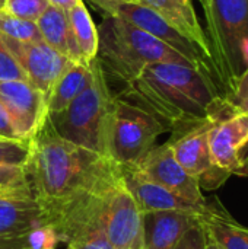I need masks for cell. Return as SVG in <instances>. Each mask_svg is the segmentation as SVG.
Wrapping results in <instances>:
<instances>
[{
    "label": "cell",
    "instance_id": "obj_22",
    "mask_svg": "<svg viewBox=\"0 0 248 249\" xmlns=\"http://www.w3.org/2000/svg\"><path fill=\"white\" fill-rule=\"evenodd\" d=\"M69 22L77 42L82 60L85 64H89L96 58L98 54V26H95L83 0L67 10Z\"/></svg>",
    "mask_w": 248,
    "mask_h": 249
},
{
    "label": "cell",
    "instance_id": "obj_9",
    "mask_svg": "<svg viewBox=\"0 0 248 249\" xmlns=\"http://www.w3.org/2000/svg\"><path fill=\"white\" fill-rule=\"evenodd\" d=\"M95 184L47 216L58 241L67 249H114L102 226Z\"/></svg>",
    "mask_w": 248,
    "mask_h": 249
},
{
    "label": "cell",
    "instance_id": "obj_14",
    "mask_svg": "<svg viewBox=\"0 0 248 249\" xmlns=\"http://www.w3.org/2000/svg\"><path fill=\"white\" fill-rule=\"evenodd\" d=\"M148 178L170 190L171 193L197 204L205 206L206 197L197 179L191 177L175 159L168 143L153 146L136 165Z\"/></svg>",
    "mask_w": 248,
    "mask_h": 249
},
{
    "label": "cell",
    "instance_id": "obj_32",
    "mask_svg": "<svg viewBox=\"0 0 248 249\" xmlns=\"http://www.w3.org/2000/svg\"><path fill=\"white\" fill-rule=\"evenodd\" d=\"M241 57H243V61H244V66L248 67V38L243 41L241 44Z\"/></svg>",
    "mask_w": 248,
    "mask_h": 249
},
{
    "label": "cell",
    "instance_id": "obj_17",
    "mask_svg": "<svg viewBox=\"0 0 248 249\" xmlns=\"http://www.w3.org/2000/svg\"><path fill=\"white\" fill-rule=\"evenodd\" d=\"M199 223V213L183 210L151 212L142 216L143 249H174L184 233Z\"/></svg>",
    "mask_w": 248,
    "mask_h": 249
},
{
    "label": "cell",
    "instance_id": "obj_12",
    "mask_svg": "<svg viewBox=\"0 0 248 249\" xmlns=\"http://www.w3.org/2000/svg\"><path fill=\"white\" fill-rule=\"evenodd\" d=\"M212 162L224 172L248 177V114L215 120L209 131Z\"/></svg>",
    "mask_w": 248,
    "mask_h": 249
},
{
    "label": "cell",
    "instance_id": "obj_23",
    "mask_svg": "<svg viewBox=\"0 0 248 249\" xmlns=\"http://www.w3.org/2000/svg\"><path fill=\"white\" fill-rule=\"evenodd\" d=\"M0 35L15 41H39L41 34L35 22L18 18L0 9Z\"/></svg>",
    "mask_w": 248,
    "mask_h": 249
},
{
    "label": "cell",
    "instance_id": "obj_11",
    "mask_svg": "<svg viewBox=\"0 0 248 249\" xmlns=\"http://www.w3.org/2000/svg\"><path fill=\"white\" fill-rule=\"evenodd\" d=\"M101 13L118 16L133 26L148 32L149 35L161 39L180 54H183L194 67L199 70L208 71L215 76L212 63L205 57V54L186 36H183L177 29H174L164 18H161L156 12L140 4L136 0L121 1V0H88ZM216 79V77H215Z\"/></svg>",
    "mask_w": 248,
    "mask_h": 249
},
{
    "label": "cell",
    "instance_id": "obj_34",
    "mask_svg": "<svg viewBox=\"0 0 248 249\" xmlns=\"http://www.w3.org/2000/svg\"><path fill=\"white\" fill-rule=\"evenodd\" d=\"M199 3H200V6L203 7V10H206L208 9V6H209V0H197Z\"/></svg>",
    "mask_w": 248,
    "mask_h": 249
},
{
    "label": "cell",
    "instance_id": "obj_25",
    "mask_svg": "<svg viewBox=\"0 0 248 249\" xmlns=\"http://www.w3.org/2000/svg\"><path fill=\"white\" fill-rule=\"evenodd\" d=\"M31 155V139H1L0 165L25 166Z\"/></svg>",
    "mask_w": 248,
    "mask_h": 249
},
{
    "label": "cell",
    "instance_id": "obj_28",
    "mask_svg": "<svg viewBox=\"0 0 248 249\" xmlns=\"http://www.w3.org/2000/svg\"><path fill=\"white\" fill-rule=\"evenodd\" d=\"M26 185L29 184H28L23 166L0 165V193L18 190Z\"/></svg>",
    "mask_w": 248,
    "mask_h": 249
},
{
    "label": "cell",
    "instance_id": "obj_13",
    "mask_svg": "<svg viewBox=\"0 0 248 249\" xmlns=\"http://www.w3.org/2000/svg\"><path fill=\"white\" fill-rule=\"evenodd\" d=\"M4 45L13 54L26 74V80L48 96L56 80L72 63L45 41H15L0 35Z\"/></svg>",
    "mask_w": 248,
    "mask_h": 249
},
{
    "label": "cell",
    "instance_id": "obj_36",
    "mask_svg": "<svg viewBox=\"0 0 248 249\" xmlns=\"http://www.w3.org/2000/svg\"><path fill=\"white\" fill-rule=\"evenodd\" d=\"M121 1H130V0H121Z\"/></svg>",
    "mask_w": 248,
    "mask_h": 249
},
{
    "label": "cell",
    "instance_id": "obj_3",
    "mask_svg": "<svg viewBox=\"0 0 248 249\" xmlns=\"http://www.w3.org/2000/svg\"><path fill=\"white\" fill-rule=\"evenodd\" d=\"M102 16L98 26L96 60L105 74H111L126 85L152 63L193 66L183 54L127 20L107 13Z\"/></svg>",
    "mask_w": 248,
    "mask_h": 249
},
{
    "label": "cell",
    "instance_id": "obj_27",
    "mask_svg": "<svg viewBox=\"0 0 248 249\" xmlns=\"http://www.w3.org/2000/svg\"><path fill=\"white\" fill-rule=\"evenodd\" d=\"M15 80H26V74L0 38V83Z\"/></svg>",
    "mask_w": 248,
    "mask_h": 249
},
{
    "label": "cell",
    "instance_id": "obj_16",
    "mask_svg": "<svg viewBox=\"0 0 248 249\" xmlns=\"http://www.w3.org/2000/svg\"><path fill=\"white\" fill-rule=\"evenodd\" d=\"M120 169L124 182L129 191L132 193L142 214L151 212H161V210H183V212L203 213L206 209V204L197 206L171 193L162 185L156 184L155 181L148 178L137 166L120 165Z\"/></svg>",
    "mask_w": 248,
    "mask_h": 249
},
{
    "label": "cell",
    "instance_id": "obj_2",
    "mask_svg": "<svg viewBox=\"0 0 248 249\" xmlns=\"http://www.w3.org/2000/svg\"><path fill=\"white\" fill-rule=\"evenodd\" d=\"M110 160L60 137L45 118L31 139V155L23 169L29 188L47 217L89 190Z\"/></svg>",
    "mask_w": 248,
    "mask_h": 249
},
{
    "label": "cell",
    "instance_id": "obj_31",
    "mask_svg": "<svg viewBox=\"0 0 248 249\" xmlns=\"http://www.w3.org/2000/svg\"><path fill=\"white\" fill-rule=\"evenodd\" d=\"M48 1V4H51V6H56V7H58V9H63V10H70L73 6H76L79 1H82V0H47Z\"/></svg>",
    "mask_w": 248,
    "mask_h": 249
},
{
    "label": "cell",
    "instance_id": "obj_33",
    "mask_svg": "<svg viewBox=\"0 0 248 249\" xmlns=\"http://www.w3.org/2000/svg\"><path fill=\"white\" fill-rule=\"evenodd\" d=\"M206 249H221L215 242H212V241H208V247H206Z\"/></svg>",
    "mask_w": 248,
    "mask_h": 249
},
{
    "label": "cell",
    "instance_id": "obj_10",
    "mask_svg": "<svg viewBox=\"0 0 248 249\" xmlns=\"http://www.w3.org/2000/svg\"><path fill=\"white\" fill-rule=\"evenodd\" d=\"M213 121V118H208L177 127L171 131V137L167 142L178 163L194 177L200 188L206 191L221 188L231 177L212 162L209 131Z\"/></svg>",
    "mask_w": 248,
    "mask_h": 249
},
{
    "label": "cell",
    "instance_id": "obj_7",
    "mask_svg": "<svg viewBox=\"0 0 248 249\" xmlns=\"http://www.w3.org/2000/svg\"><path fill=\"white\" fill-rule=\"evenodd\" d=\"M58 242L29 185L0 193V249H56Z\"/></svg>",
    "mask_w": 248,
    "mask_h": 249
},
{
    "label": "cell",
    "instance_id": "obj_29",
    "mask_svg": "<svg viewBox=\"0 0 248 249\" xmlns=\"http://www.w3.org/2000/svg\"><path fill=\"white\" fill-rule=\"evenodd\" d=\"M208 241V235L199 222L184 233V236L180 239L174 249H206Z\"/></svg>",
    "mask_w": 248,
    "mask_h": 249
},
{
    "label": "cell",
    "instance_id": "obj_30",
    "mask_svg": "<svg viewBox=\"0 0 248 249\" xmlns=\"http://www.w3.org/2000/svg\"><path fill=\"white\" fill-rule=\"evenodd\" d=\"M0 137L1 139H20L13 121L1 101H0Z\"/></svg>",
    "mask_w": 248,
    "mask_h": 249
},
{
    "label": "cell",
    "instance_id": "obj_15",
    "mask_svg": "<svg viewBox=\"0 0 248 249\" xmlns=\"http://www.w3.org/2000/svg\"><path fill=\"white\" fill-rule=\"evenodd\" d=\"M0 101L20 139H32L48 115L47 95L26 80L0 83Z\"/></svg>",
    "mask_w": 248,
    "mask_h": 249
},
{
    "label": "cell",
    "instance_id": "obj_24",
    "mask_svg": "<svg viewBox=\"0 0 248 249\" xmlns=\"http://www.w3.org/2000/svg\"><path fill=\"white\" fill-rule=\"evenodd\" d=\"M224 115L248 114V67L228 88L222 90Z\"/></svg>",
    "mask_w": 248,
    "mask_h": 249
},
{
    "label": "cell",
    "instance_id": "obj_4",
    "mask_svg": "<svg viewBox=\"0 0 248 249\" xmlns=\"http://www.w3.org/2000/svg\"><path fill=\"white\" fill-rule=\"evenodd\" d=\"M92 79L88 88L66 108L47 115L54 131L70 143L105 155L107 128L114 108L115 95L111 92L107 74L95 58L89 63Z\"/></svg>",
    "mask_w": 248,
    "mask_h": 249
},
{
    "label": "cell",
    "instance_id": "obj_21",
    "mask_svg": "<svg viewBox=\"0 0 248 249\" xmlns=\"http://www.w3.org/2000/svg\"><path fill=\"white\" fill-rule=\"evenodd\" d=\"M92 71L89 64L72 61L56 80L47 96L48 114L58 112L77 98L91 83Z\"/></svg>",
    "mask_w": 248,
    "mask_h": 249
},
{
    "label": "cell",
    "instance_id": "obj_35",
    "mask_svg": "<svg viewBox=\"0 0 248 249\" xmlns=\"http://www.w3.org/2000/svg\"><path fill=\"white\" fill-rule=\"evenodd\" d=\"M4 1H6V0H0V9L4 7Z\"/></svg>",
    "mask_w": 248,
    "mask_h": 249
},
{
    "label": "cell",
    "instance_id": "obj_19",
    "mask_svg": "<svg viewBox=\"0 0 248 249\" xmlns=\"http://www.w3.org/2000/svg\"><path fill=\"white\" fill-rule=\"evenodd\" d=\"M208 239L221 249H248V228L240 225L216 197L206 198V209L199 213Z\"/></svg>",
    "mask_w": 248,
    "mask_h": 249
},
{
    "label": "cell",
    "instance_id": "obj_20",
    "mask_svg": "<svg viewBox=\"0 0 248 249\" xmlns=\"http://www.w3.org/2000/svg\"><path fill=\"white\" fill-rule=\"evenodd\" d=\"M35 23L42 41H45L56 51L66 55L69 60L83 63L66 10L48 4V7L37 19Z\"/></svg>",
    "mask_w": 248,
    "mask_h": 249
},
{
    "label": "cell",
    "instance_id": "obj_26",
    "mask_svg": "<svg viewBox=\"0 0 248 249\" xmlns=\"http://www.w3.org/2000/svg\"><path fill=\"white\" fill-rule=\"evenodd\" d=\"M47 7V0H6L3 9L18 18L37 22V19L44 13Z\"/></svg>",
    "mask_w": 248,
    "mask_h": 249
},
{
    "label": "cell",
    "instance_id": "obj_5",
    "mask_svg": "<svg viewBox=\"0 0 248 249\" xmlns=\"http://www.w3.org/2000/svg\"><path fill=\"white\" fill-rule=\"evenodd\" d=\"M205 16L212 66L222 92L247 69L241 44L248 38V0H209Z\"/></svg>",
    "mask_w": 248,
    "mask_h": 249
},
{
    "label": "cell",
    "instance_id": "obj_6",
    "mask_svg": "<svg viewBox=\"0 0 248 249\" xmlns=\"http://www.w3.org/2000/svg\"><path fill=\"white\" fill-rule=\"evenodd\" d=\"M95 193L102 226L113 248L143 249V214L124 182L118 163L110 162L95 184Z\"/></svg>",
    "mask_w": 248,
    "mask_h": 249
},
{
    "label": "cell",
    "instance_id": "obj_18",
    "mask_svg": "<svg viewBox=\"0 0 248 249\" xmlns=\"http://www.w3.org/2000/svg\"><path fill=\"white\" fill-rule=\"evenodd\" d=\"M156 12L183 36L190 39L212 63L206 31L202 28L191 0H136ZM213 67V66H212Z\"/></svg>",
    "mask_w": 248,
    "mask_h": 249
},
{
    "label": "cell",
    "instance_id": "obj_1",
    "mask_svg": "<svg viewBox=\"0 0 248 249\" xmlns=\"http://www.w3.org/2000/svg\"><path fill=\"white\" fill-rule=\"evenodd\" d=\"M117 96L156 117L168 131L225 117L222 92L215 76L187 64H148Z\"/></svg>",
    "mask_w": 248,
    "mask_h": 249
},
{
    "label": "cell",
    "instance_id": "obj_8",
    "mask_svg": "<svg viewBox=\"0 0 248 249\" xmlns=\"http://www.w3.org/2000/svg\"><path fill=\"white\" fill-rule=\"evenodd\" d=\"M168 128L148 111L115 95L107 128L105 155L123 166H136Z\"/></svg>",
    "mask_w": 248,
    "mask_h": 249
}]
</instances>
